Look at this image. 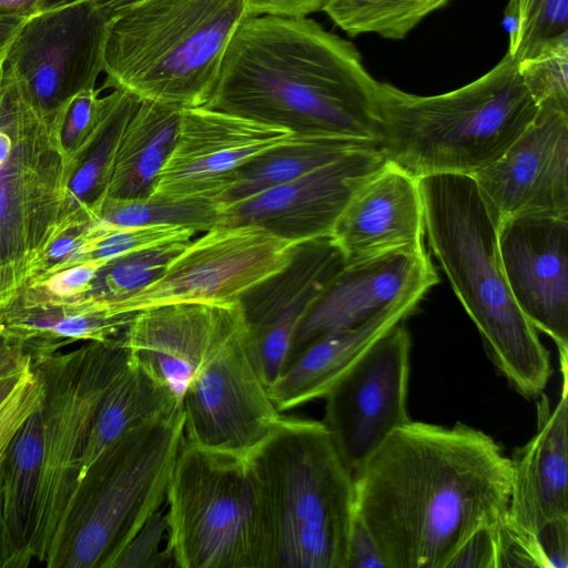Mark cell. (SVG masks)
<instances>
[{
    "instance_id": "f907efd6",
    "label": "cell",
    "mask_w": 568,
    "mask_h": 568,
    "mask_svg": "<svg viewBox=\"0 0 568 568\" xmlns=\"http://www.w3.org/2000/svg\"><path fill=\"white\" fill-rule=\"evenodd\" d=\"M0 568H21L11 547L0 511Z\"/></svg>"
},
{
    "instance_id": "6da1fadb",
    "label": "cell",
    "mask_w": 568,
    "mask_h": 568,
    "mask_svg": "<svg viewBox=\"0 0 568 568\" xmlns=\"http://www.w3.org/2000/svg\"><path fill=\"white\" fill-rule=\"evenodd\" d=\"M511 475L484 432L409 420L354 473L355 515L386 568H447L475 531L506 523Z\"/></svg>"
},
{
    "instance_id": "681fc988",
    "label": "cell",
    "mask_w": 568,
    "mask_h": 568,
    "mask_svg": "<svg viewBox=\"0 0 568 568\" xmlns=\"http://www.w3.org/2000/svg\"><path fill=\"white\" fill-rule=\"evenodd\" d=\"M149 0H92L98 10L108 21H112L122 13Z\"/></svg>"
},
{
    "instance_id": "603a6c76",
    "label": "cell",
    "mask_w": 568,
    "mask_h": 568,
    "mask_svg": "<svg viewBox=\"0 0 568 568\" xmlns=\"http://www.w3.org/2000/svg\"><path fill=\"white\" fill-rule=\"evenodd\" d=\"M424 233L418 180L387 162L352 196L329 235L348 264L422 251Z\"/></svg>"
},
{
    "instance_id": "7c38bea8",
    "label": "cell",
    "mask_w": 568,
    "mask_h": 568,
    "mask_svg": "<svg viewBox=\"0 0 568 568\" xmlns=\"http://www.w3.org/2000/svg\"><path fill=\"white\" fill-rule=\"evenodd\" d=\"M298 243L253 225H220L193 239L152 284L115 314L171 303H232L285 267Z\"/></svg>"
},
{
    "instance_id": "3957f363",
    "label": "cell",
    "mask_w": 568,
    "mask_h": 568,
    "mask_svg": "<svg viewBox=\"0 0 568 568\" xmlns=\"http://www.w3.org/2000/svg\"><path fill=\"white\" fill-rule=\"evenodd\" d=\"M430 248L509 385L537 397L551 375L549 352L518 307L503 271L497 224L473 176L418 179Z\"/></svg>"
},
{
    "instance_id": "9c48e42d",
    "label": "cell",
    "mask_w": 568,
    "mask_h": 568,
    "mask_svg": "<svg viewBox=\"0 0 568 568\" xmlns=\"http://www.w3.org/2000/svg\"><path fill=\"white\" fill-rule=\"evenodd\" d=\"M129 357L121 336L31 358L43 387V460L31 552L49 567L77 487L90 424L106 384Z\"/></svg>"
},
{
    "instance_id": "d590c367",
    "label": "cell",
    "mask_w": 568,
    "mask_h": 568,
    "mask_svg": "<svg viewBox=\"0 0 568 568\" xmlns=\"http://www.w3.org/2000/svg\"><path fill=\"white\" fill-rule=\"evenodd\" d=\"M102 90L94 88L77 94L59 119L57 140L63 173L81 155L98 128L102 112Z\"/></svg>"
},
{
    "instance_id": "7a4b0ae2",
    "label": "cell",
    "mask_w": 568,
    "mask_h": 568,
    "mask_svg": "<svg viewBox=\"0 0 568 568\" xmlns=\"http://www.w3.org/2000/svg\"><path fill=\"white\" fill-rule=\"evenodd\" d=\"M376 85L355 47L307 17L248 16L204 106L297 135L379 144Z\"/></svg>"
},
{
    "instance_id": "d6986e66",
    "label": "cell",
    "mask_w": 568,
    "mask_h": 568,
    "mask_svg": "<svg viewBox=\"0 0 568 568\" xmlns=\"http://www.w3.org/2000/svg\"><path fill=\"white\" fill-rule=\"evenodd\" d=\"M344 265L331 235L301 242L285 267L241 296L244 320L268 387L288 364L303 320Z\"/></svg>"
},
{
    "instance_id": "ba28073f",
    "label": "cell",
    "mask_w": 568,
    "mask_h": 568,
    "mask_svg": "<svg viewBox=\"0 0 568 568\" xmlns=\"http://www.w3.org/2000/svg\"><path fill=\"white\" fill-rule=\"evenodd\" d=\"M165 504L174 567L270 568L268 521L247 455L184 440Z\"/></svg>"
},
{
    "instance_id": "d4e9b609",
    "label": "cell",
    "mask_w": 568,
    "mask_h": 568,
    "mask_svg": "<svg viewBox=\"0 0 568 568\" xmlns=\"http://www.w3.org/2000/svg\"><path fill=\"white\" fill-rule=\"evenodd\" d=\"M136 313L72 312L28 282L13 301L0 310V332L32 358L53 354L75 342L119 337Z\"/></svg>"
},
{
    "instance_id": "e0dca14e",
    "label": "cell",
    "mask_w": 568,
    "mask_h": 568,
    "mask_svg": "<svg viewBox=\"0 0 568 568\" xmlns=\"http://www.w3.org/2000/svg\"><path fill=\"white\" fill-rule=\"evenodd\" d=\"M387 162L378 144L354 150L245 201L221 206L222 225H258L296 243L329 235L352 196Z\"/></svg>"
},
{
    "instance_id": "ac0fdd59",
    "label": "cell",
    "mask_w": 568,
    "mask_h": 568,
    "mask_svg": "<svg viewBox=\"0 0 568 568\" xmlns=\"http://www.w3.org/2000/svg\"><path fill=\"white\" fill-rule=\"evenodd\" d=\"M245 325L240 301L171 303L139 311L121 338L182 404L190 382Z\"/></svg>"
},
{
    "instance_id": "f546056e",
    "label": "cell",
    "mask_w": 568,
    "mask_h": 568,
    "mask_svg": "<svg viewBox=\"0 0 568 568\" xmlns=\"http://www.w3.org/2000/svg\"><path fill=\"white\" fill-rule=\"evenodd\" d=\"M378 143L364 140L297 135L243 165L232 186L219 199L221 206L232 205L275 185L292 181L343 155ZM379 145V144H378Z\"/></svg>"
},
{
    "instance_id": "52a82bcc",
    "label": "cell",
    "mask_w": 568,
    "mask_h": 568,
    "mask_svg": "<svg viewBox=\"0 0 568 568\" xmlns=\"http://www.w3.org/2000/svg\"><path fill=\"white\" fill-rule=\"evenodd\" d=\"M184 440L182 407L133 428L105 448L77 484L49 568H112L165 503Z\"/></svg>"
},
{
    "instance_id": "4dcf8cb0",
    "label": "cell",
    "mask_w": 568,
    "mask_h": 568,
    "mask_svg": "<svg viewBox=\"0 0 568 568\" xmlns=\"http://www.w3.org/2000/svg\"><path fill=\"white\" fill-rule=\"evenodd\" d=\"M190 242L165 243L112 258L98 270L88 286L77 295L58 298L43 293L72 312L115 314L114 308L119 303L156 281Z\"/></svg>"
},
{
    "instance_id": "7dc6e473",
    "label": "cell",
    "mask_w": 568,
    "mask_h": 568,
    "mask_svg": "<svg viewBox=\"0 0 568 568\" xmlns=\"http://www.w3.org/2000/svg\"><path fill=\"white\" fill-rule=\"evenodd\" d=\"M42 0H0V16L28 19L40 12Z\"/></svg>"
},
{
    "instance_id": "db71d44e",
    "label": "cell",
    "mask_w": 568,
    "mask_h": 568,
    "mask_svg": "<svg viewBox=\"0 0 568 568\" xmlns=\"http://www.w3.org/2000/svg\"><path fill=\"white\" fill-rule=\"evenodd\" d=\"M78 1H82V0H42L40 12L44 11V10H51V9L64 7V6H68V4L78 2Z\"/></svg>"
},
{
    "instance_id": "f1b7e54d",
    "label": "cell",
    "mask_w": 568,
    "mask_h": 568,
    "mask_svg": "<svg viewBox=\"0 0 568 568\" xmlns=\"http://www.w3.org/2000/svg\"><path fill=\"white\" fill-rule=\"evenodd\" d=\"M42 460L43 427L39 406L11 439L0 465V511L21 568L33 559L31 539Z\"/></svg>"
},
{
    "instance_id": "8fae6325",
    "label": "cell",
    "mask_w": 568,
    "mask_h": 568,
    "mask_svg": "<svg viewBox=\"0 0 568 568\" xmlns=\"http://www.w3.org/2000/svg\"><path fill=\"white\" fill-rule=\"evenodd\" d=\"M109 24L92 0L41 11L21 26L0 73L57 129L69 102L97 88Z\"/></svg>"
},
{
    "instance_id": "4fadbf2b",
    "label": "cell",
    "mask_w": 568,
    "mask_h": 568,
    "mask_svg": "<svg viewBox=\"0 0 568 568\" xmlns=\"http://www.w3.org/2000/svg\"><path fill=\"white\" fill-rule=\"evenodd\" d=\"M184 438L248 455L283 415L271 398L245 325L195 375L182 398Z\"/></svg>"
},
{
    "instance_id": "83f0119b",
    "label": "cell",
    "mask_w": 568,
    "mask_h": 568,
    "mask_svg": "<svg viewBox=\"0 0 568 568\" xmlns=\"http://www.w3.org/2000/svg\"><path fill=\"white\" fill-rule=\"evenodd\" d=\"M181 110L153 101L140 102L123 131L106 196H151L174 146Z\"/></svg>"
},
{
    "instance_id": "f5cc1de1",
    "label": "cell",
    "mask_w": 568,
    "mask_h": 568,
    "mask_svg": "<svg viewBox=\"0 0 568 568\" xmlns=\"http://www.w3.org/2000/svg\"><path fill=\"white\" fill-rule=\"evenodd\" d=\"M12 149L10 134L0 128V166L7 161Z\"/></svg>"
},
{
    "instance_id": "ee69618b",
    "label": "cell",
    "mask_w": 568,
    "mask_h": 568,
    "mask_svg": "<svg viewBox=\"0 0 568 568\" xmlns=\"http://www.w3.org/2000/svg\"><path fill=\"white\" fill-rule=\"evenodd\" d=\"M325 0H245L250 16L307 17L321 11Z\"/></svg>"
},
{
    "instance_id": "836d02e7",
    "label": "cell",
    "mask_w": 568,
    "mask_h": 568,
    "mask_svg": "<svg viewBox=\"0 0 568 568\" xmlns=\"http://www.w3.org/2000/svg\"><path fill=\"white\" fill-rule=\"evenodd\" d=\"M508 53L518 63L568 43V0H509L505 10Z\"/></svg>"
},
{
    "instance_id": "d6a6232c",
    "label": "cell",
    "mask_w": 568,
    "mask_h": 568,
    "mask_svg": "<svg viewBox=\"0 0 568 568\" xmlns=\"http://www.w3.org/2000/svg\"><path fill=\"white\" fill-rule=\"evenodd\" d=\"M450 0H325L321 11L351 36L405 38L424 18Z\"/></svg>"
},
{
    "instance_id": "30bf717a",
    "label": "cell",
    "mask_w": 568,
    "mask_h": 568,
    "mask_svg": "<svg viewBox=\"0 0 568 568\" xmlns=\"http://www.w3.org/2000/svg\"><path fill=\"white\" fill-rule=\"evenodd\" d=\"M0 128L12 139L0 166V266L33 263L60 230L63 161L57 131L1 75Z\"/></svg>"
},
{
    "instance_id": "44dd1931",
    "label": "cell",
    "mask_w": 568,
    "mask_h": 568,
    "mask_svg": "<svg viewBox=\"0 0 568 568\" xmlns=\"http://www.w3.org/2000/svg\"><path fill=\"white\" fill-rule=\"evenodd\" d=\"M437 282L424 250L397 251L345 264L303 320L292 356L315 337L356 326L406 295L426 294Z\"/></svg>"
},
{
    "instance_id": "4316f807",
    "label": "cell",
    "mask_w": 568,
    "mask_h": 568,
    "mask_svg": "<svg viewBox=\"0 0 568 568\" xmlns=\"http://www.w3.org/2000/svg\"><path fill=\"white\" fill-rule=\"evenodd\" d=\"M181 408L175 395L139 365L129 352V357L113 374L98 400L79 479L98 456L125 433Z\"/></svg>"
},
{
    "instance_id": "60d3db41",
    "label": "cell",
    "mask_w": 568,
    "mask_h": 568,
    "mask_svg": "<svg viewBox=\"0 0 568 568\" xmlns=\"http://www.w3.org/2000/svg\"><path fill=\"white\" fill-rule=\"evenodd\" d=\"M102 265L99 262L77 264L44 277L32 276L29 282L50 296L65 298L81 293Z\"/></svg>"
},
{
    "instance_id": "c3c4849f",
    "label": "cell",
    "mask_w": 568,
    "mask_h": 568,
    "mask_svg": "<svg viewBox=\"0 0 568 568\" xmlns=\"http://www.w3.org/2000/svg\"><path fill=\"white\" fill-rule=\"evenodd\" d=\"M27 19L0 16V68L18 31Z\"/></svg>"
},
{
    "instance_id": "7bdbcfd3",
    "label": "cell",
    "mask_w": 568,
    "mask_h": 568,
    "mask_svg": "<svg viewBox=\"0 0 568 568\" xmlns=\"http://www.w3.org/2000/svg\"><path fill=\"white\" fill-rule=\"evenodd\" d=\"M345 568H386L375 539L356 515L348 537Z\"/></svg>"
},
{
    "instance_id": "ffe728a7",
    "label": "cell",
    "mask_w": 568,
    "mask_h": 568,
    "mask_svg": "<svg viewBox=\"0 0 568 568\" xmlns=\"http://www.w3.org/2000/svg\"><path fill=\"white\" fill-rule=\"evenodd\" d=\"M497 241L518 307L568 358V219L509 217L497 224Z\"/></svg>"
},
{
    "instance_id": "9a60e30c",
    "label": "cell",
    "mask_w": 568,
    "mask_h": 568,
    "mask_svg": "<svg viewBox=\"0 0 568 568\" xmlns=\"http://www.w3.org/2000/svg\"><path fill=\"white\" fill-rule=\"evenodd\" d=\"M294 136L287 129L204 106L182 109L174 146L150 197L219 201L243 165Z\"/></svg>"
},
{
    "instance_id": "8992f818",
    "label": "cell",
    "mask_w": 568,
    "mask_h": 568,
    "mask_svg": "<svg viewBox=\"0 0 568 568\" xmlns=\"http://www.w3.org/2000/svg\"><path fill=\"white\" fill-rule=\"evenodd\" d=\"M245 0H149L110 21L103 89L180 109L205 106Z\"/></svg>"
},
{
    "instance_id": "277c9868",
    "label": "cell",
    "mask_w": 568,
    "mask_h": 568,
    "mask_svg": "<svg viewBox=\"0 0 568 568\" xmlns=\"http://www.w3.org/2000/svg\"><path fill=\"white\" fill-rule=\"evenodd\" d=\"M538 109L508 52L483 77L447 93L424 97L376 85L379 148L417 180L475 175L506 151Z\"/></svg>"
},
{
    "instance_id": "1f68e13d",
    "label": "cell",
    "mask_w": 568,
    "mask_h": 568,
    "mask_svg": "<svg viewBox=\"0 0 568 568\" xmlns=\"http://www.w3.org/2000/svg\"><path fill=\"white\" fill-rule=\"evenodd\" d=\"M169 224L206 232L222 225L217 201H172L155 197L115 199L106 196L87 229L93 239L141 225Z\"/></svg>"
},
{
    "instance_id": "8d00e7d4",
    "label": "cell",
    "mask_w": 568,
    "mask_h": 568,
    "mask_svg": "<svg viewBox=\"0 0 568 568\" xmlns=\"http://www.w3.org/2000/svg\"><path fill=\"white\" fill-rule=\"evenodd\" d=\"M518 64L524 82L538 105L568 109V43L546 48Z\"/></svg>"
},
{
    "instance_id": "5bb4252c",
    "label": "cell",
    "mask_w": 568,
    "mask_h": 568,
    "mask_svg": "<svg viewBox=\"0 0 568 568\" xmlns=\"http://www.w3.org/2000/svg\"><path fill=\"white\" fill-rule=\"evenodd\" d=\"M410 336L400 322L381 337L331 388L322 423L354 474L409 420Z\"/></svg>"
},
{
    "instance_id": "816d5d0a",
    "label": "cell",
    "mask_w": 568,
    "mask_h": 568,
    "mask_svg": "<svg viewBox=\"0 0 568 568\" xmlns=\"http://www.w3.org/2000/svg\"><path fill=\"white\" fill-rule=\"evenodd\" d=\"M28 368H26L22 373H18V374H12V375L0 377V405L13 392V389L16 388V386H17L18 382L20 381L21 376L24 374V372Z\"/></svg>"
},
{
    "instance_id": "ab89813d",
    "label": "cell",
    "mask_w": 568,
    "mask_h": 568,
    "mask_svg": "<svg viewBox=\"0 0 568 568\" xmlns=\"http://www.w3.org/2000/svg\"><path fill=\"white\" fill-rule=\"evenodd\" d=\"M501 526H486L475 531L453 556L447 568H500Z\"/></svg>"
},
{
    "instance_id": "cb8c5ba5",
    "label": "cell",
    "mask_w": 568,
    "mask_h": 568,
    "mask_svg": "<svg viewBox=\"0 0 568 568\" xmlns=\"http://www.w3.org/2000/svg\"><path fill=\"white\" fill-rule=\"evenodd\" d=\"M424 295H406L356 326L322 334L304 345L268 387L276 408L283 414L325 397L381 337L416 311Z\"/></svg>"
},
{
    "instance_id": "484cf974",
    "label": "cell",
    "mask_w": 568,
    "mask_h": 568,
    "mask_svg": "<svg viewBox=\"0 0 568 568\" xmlns=\"http://www.w3.org/2000/svg\"><path fill=\"white\" fill-rule=\"evenodd\" d=\"M102 95V112L88 146L63 173L59 234L92 221L106 197L123 131L141 100L122 89Z\"/></svg>"
},
{
    "instance_id": "b9f144b4",
    "label": "cell",
    "mask_w": 568,
    "mask_h": 568,
    "mask_svg": "<svg viewBox=\"0 0 568 568\" xmlns=\"http://www.w3.org/2000/svg\"><path fill=\"white\" fill-rule=\"evenodd\" d=\"M544 568L568 567V516L550 520L536 535Z\"/></svg>"
},
{
    "instance_id": "74e56055",
    "label": "cell",
    "mask_w": 568,
    "mask_h": 568,
    "mask_svg": "<svg viewBox=\"0 0 568 568\" xmlns=\"http://www.w3.org/2000/svg\"><path fill=\"white\" fill-rule=\"evenodd\" d=\"M168 528L166 511L160 508L148 518L132 537L112 568L174 567L173 560L164 547Z\"/></svg>"
},
{
    "instance_id": "f6af8a7d",
    "label": "cell",
    "mask_w": 568,
    "mask_h": 568,
    "mask_svg": "<svg viewBox=\"0 0 568 568\" xmlns=\"http://www.w3.org/2000/svg\"><path fill=\"white\" fill-rule=\"evenodd\" d=\"M33 275L32 263L0 266V310L13 301Z\"/></svg>"
},
{
    "instance_id": "e575fe53",
    "label": "cell",
    "mask_w": 568,
    "mask_h": 568,
    "mask_svg": "<svg viewBox=\"0 0 568 568\" xmlns=\"http://www.w3.org/2000/svg\"><path fill=\"white\" fill-rule=\"evenodd\" d=\"M195 234L192 229L169 224L141 225L115 231L89 245L65 268L88 262L104 264L130 252L171 242L192 241Z\"/></svg>"
},
{
    "instance_id": "bcb514c9",
    "label": "cell",
    "mask_w": 568,
    "mask_h": 568,
    "mask_svg": "<svg viewBox=\"0 0 568 568\" xmlns=\"http://www.w3.org/2000/svg\"><path fill=\"white\" fill-rule=\"evenodd\" d=\"M30 362L31 357L0 332V377L22 373Z\"/></svg>"
},
{
    "instance_id": "f35d334b",
    "label": "cell",
    "mask_w": 568,
    "mask_h": 568,
    "mask_svg": "<svg viewBox=\"0 0 568 568\" xmlns=\"http://www.w3.org/2000/svg\"><path fill=\"white\" fill-rule=\"evenodd\" d=\"M42 397V383L30 363L13 392L0 405V465L11 439L30 414L40 406Z\"/></svg>"
},
{
    "instance_id": "2e32d148",
    "label": "cell",
    "mask_w": 568,
    "mask_h": 568,
    "mask_svg": "<svg viewBox=\"0 0 568 568\" xmlns=\"http://www.w3.org/2000/svg\"><path fill=\"white\" fill-rule=\"evenodd\" d=\"M473 178L496 224L515 216L568 219V109L539 105L524 132Z\"/></svg>"
},
{
    "instance_id": "7402d4cb",
    "label": "cell",
    "mask_w": 568,
    "mask_h": 568,
    "mask_svg": "<svg viewBox=\"0 0 568 568\" xmlns=\"http://www.w3.org/2000/svg\"><path fill=\"white\" fill-rule=\"evenodd\" d=\"M559 366V400L551 409L546 394L537 396V432L509 457L506 525L518 536H536L550 520L568 516V359Z\"/></svg>"
},
{
    "instance_id": "5b68a950",
    "label": "cell",
    "mask_w": 568,
    "mask_h": 568,
    "mask_svg": "<svg viewBox=\"0 0 568 568\" xmlns=\"http://www.w3.org/2000/svg\"><path fill=\"white\" fill-rule=\"evenodd\" d=\"M247 459L267 516L270 568H345L354 474L322 420L282 415Z\"/></svg>"
}]
</instances>
